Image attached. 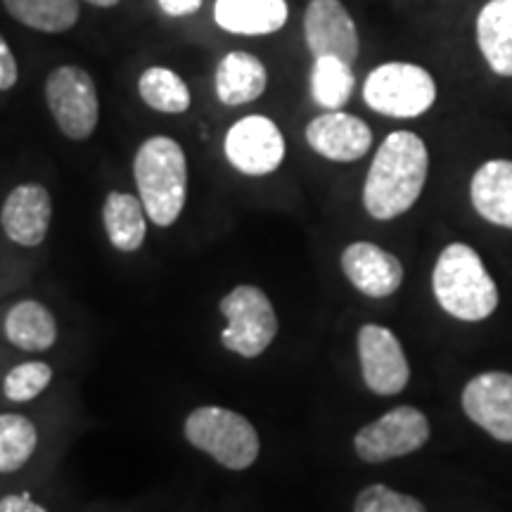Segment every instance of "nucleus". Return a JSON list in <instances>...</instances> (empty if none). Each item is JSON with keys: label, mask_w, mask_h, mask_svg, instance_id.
<instances>
[{"label": "nucleus", "mask_w": 512, "mask_h": 512, "mask_svg": "<svg viewBox=\"0 0 512 512\" xmlns=\"http://www.w3.org/2000/svg\"><path fill=\"white\" fill-rule=\"evenodd\" d=\"M430 174V152L413 131H394L377 147L363 183V207L375 221H392L415 207Z\"/></svg>", "instance_id": "f257e3e1"}, {"label": "nucleus", "mask_w": 512, "mask_h": 512, "mask_svg": "<svg viewBox=\"0 0 512 512\" xmlns=\"http://www.w3.org/2000/svg\"><path fill=\"white\" fill-rule=\"evenodd\" d=\"M138 197L159 228L181 219L188 200V157L181 143L169 136H152L138 147L133 159Z\"/></svg>", "instance_id": "f03ea898"}, {"label": "nucleus", "mask_w": 512, "mask_h": 512, "mask_svg": "<svg viewBox=\"0 0 512 512\" xmlns=\"http://www.w3.org/2000/svg\"><path fill=\"white\" fill-rule=\"evenodd\" d=\"M432 290L441 309L463 323L486 320L498 306V287L482 256L463 242L441 249L432 271Z\"/></svg>", "instance_id": "7ed1b4c3"}, {"label": "nucleus", "mask_w": 512, "mask_h": 512, "mask_svg": "<svg viewBox=\"0 0 512 512\" xmlns=\"http://www.w3.org/2000/svg\"><path fill=\"white\" fill-rule=\"evenodd\" d=\"M185 439L228 470L242 472L259 458L261 441L245 415L223 406L195 408L183 425Z\"/></svg>", "instance_id": "20e7f679"}, {"label": "nucleus", "mask_w": 512, "mask_h": 512, "mask_svg": "<svg viewBox=\"0 0 512 512\" xmlns=\"http://www.w3.org/2000/svg\"><path fill=\"white\" fill-rule=\"evenodd\" d=\"M363 100L389 119H418L437 102V81L413 62H384L366 76Z\"/></svg>", "instance_id": "39448f33"}, {"label": "nucleus", "mask_w": 512, "mask_h": 512, "mask_svg": "<svg viewBox=\"0 0 512 512\" xmlns=\"http://www.w3.org/2000/svg\"><path fill=\"white\" fill-rule=\"evenodd\" d=\"M219 309L228 320L226 330L221 332V344L242 358L261 356L278 335V316L261 287H233L221 299Z\"/></svg>", "instance_id": "423d86ee"}, {"label": "nucleus", "mask_w": 512, "mask_h": 512, "mask_svg": "<svg viewBox=\"0 0 512 512\" xmlns=\"http://www.w3.org/2000/svg\"><path fill=\"white\" fill-rule=\"evenodd\" d=\"M46 105L69 140H88L100 121V95L93 76L76 64H62L46 79Z\"/></svg>", "instance_id": "0eeeda50"}, {"label": "nucleus", "mask_w": 512, "mask_h": 512, "mask_svg": "<svg viewBox=\"0 0 512 512\" xmlns=\"http://www.w3.org/2000/svg\"><path fill=\"white\" fill-rule=\"evenodd\" d=\"M430 420L413 406L392 408L356 432L354 451L366 463H387V460L411 456L430 441Z\"/></svg>", "instance_id": "6e6552de"}, {"label": "nucleus", "mask_w": 512, "mask_h": 512, "mask_svg": "<svg viewBox=\"0 0 512 512\" xmlns=\"http://www.w3.org/2000/svg\"><path fill=\"white\" fill-rule=\"evenodd\" d=\"M228 164L240 174L259 178L278 171L285 162V136L264 114H249L228 128L223 140Z\"/></svg>", "instance_id": "1a4fd4ad"}, {"label": "nucleus", "mask_w": 512, "mask_h": 512, "mask_svg": "<svg viewBox=\"0 0 512 512\" xmlns=\"http://www.w3.org/2000/svg\"><path fill=\"white\" fill-rule=\"evenodd\" d=\"M356 344L363 382L370 392L380 396L401 394L411 380V366L399 337L384 325L366 323L358 330Z\"/></svg>", "instance_id": "9d476101"}, {"label": "nucleus", "mask_w": 512, "mask_h": 512, "mask_svg": "<svg viewBox=\"0 0 512 512\" xmlns=\"http://www.w3.org/2000/svg\"><path fill=\"white\" fill-rule=\"evenodd\" d=\"M304 41L313 57H339L354 64L361 38L342 0H311L304 12Z\"/></svg>", "instance_id": "9b49d317"}, {"label": "nucleus", "mask_w": 512, "mask_h": 512, "mask_svg": "<svg viewBox=\"0 0 512 512\" xmlns=\"http://www.w3.org/2000/svg\"><path fill=\"white\" fill-rule=\"evenodd\" d=\"M463 411L486 434L512 444V375L489 370L472 377L463 389Z\"/></svg>", "instance_id": "f8f14e48"}, {"label": "nucleus", "mask_w": 512, "mask_h": 512, "mask_svg": "<svg viewBox=\"0 0 512 512\" xmlns=\"http://www.w3.org/2000/svg\"><path fill=\"white\" fill-rule=\"evenodd\" d=\"M304 136L318 157L337 164L358 162L373 147V131L366 121L342 110L318 114L309 121Z\"/></svg>", "instance_id": "ddd939ff"}, {"label": "nucleus", "mask_w": 512, "mask_h": 512, "mask_svg": "<svg viewBox=\"0 0 512 512\" xmlns=\"http://www.w3.org/2000/svg\"><path fill=\"white\" fill-rule=\"evenodd\" d=\"M53 221V200L41 183H22L5 197L0 226L19 247H38Z\"/></svg>", "instance_id": "4468645a"}, {"label": "nucleus", "mask_w": 512, "mask_h": 512, "mask_svg": "<svg viewBox=\"0 0 512 512\" xmlns=\"http://www.w3.org/2000/svg\"><path fill=\"white\" fill-rule=\"evenodd\" d=\"M339 264L349 283L370 299L392 297L403 283L401 261L373 242H351Z\"/></svg>", "instance_id": "2eb2a0df"}, {"label": "nucleus", "mask_w": 512, "mask_h": 512, "mask_svg": "<svg viewBox=\"0 0 512 512\" xmlns=\"http://www.w3.org/2000/svg\"><path fill=\"white\" fill-rule=\"evenodd\" d=\"M290 19L287 0H214L216 27L233 36H271Z\"/></svg>", "instance_id": "dca6fc26"}, {"label": "nucleus", "mask_w": 512, "mask_h": 512, "mask_svg": "<svg viewBox=\"0 0 512 512\" xmlns=\"http://www.w3.org/2000/svg\"><path fill=\"white\" fill-rule=\"evenodd\" d=\"M268 88V69L254 53L230 50L221 57L214 76V91L226 107H240L259 100Z\"/></svg>", "instance_id": "f3484780"}, {"label": "nucleus", "mask_w": 512, "mask_h": 512, "mask_svg": "<svg viewBox=\"0 0 512 512\" xmlns=\"http://www.w3.org/2000/svg\"><path fill=\"white\" fill-rule=\"evenodd\" d=\"M472 207L484 221L512 230V162L489 159L470 181Z\"/></svg>", "instance_id": "a211bd4d"}, {"label": "nucleus", "mask_w": 512, "mask_h": 512, "mask_svg": "<svg viewBox=\"0 0 512 512\" xmlns=\"http://www.w3.org/2000/svg\"><path fill=\"white\" fill-rule=\"evenodd\" d=\"M477 46L489 69L512 76V0H489L477 15Z\"/></svg>", "instance_id": "6ab92c4d"}, {"label": "nucleus", "mask_w": 512, "mask_h": 512, "mask_svg": "<svg viewBox=\"0 0 512 512\" xmlns=\"http://www.w3.org/2000/svg\"><path fill=\"white\" fill-rule=\"evenodd\" d=\"M147 211L138 195L114 190L102 204V226L112 247L119 252H136L147 238Z\"/></svg>", "instance_id": "aec40b11"}, {"label": "nucleus", "mask_w": 512, "mask_h": 512, "mask_svg": "<svg viewBox=\"0 0 512 512\" xmlns=\"http://www.w3.org/2000/svg\"><path fill=\"white\" fill-rule=\"evenodd\" d=\"M5 337L22 351H48L57 342V323L48 306L24 299L5 316Z\"/></svg>", "instance_id": "412c9836"}, {"label": "nucleus", "mask_w": 512, "mask_h": 512, "mask_svg": "<svg viewBox=\"0 0 512 512\" xmlns=\"http://www.w3.org/2000/svg\"><path fill=\"white\" fill-rule=\"evenodd\" d=\"M12 19L41 34H64L81 17L79 0H3Z\"/></svg>", "instance_id": "4be33fe9"}, {"label": "nucleus", "mask_w": 512, "mask_h": 512, "mask_svg": "<svg viewBox=\"0 0 512 512\" xmlns=\"http://www.w3.org/2000/svg\"><path fill=\"white\" fill-rule=\"evenodd\" d=\"M356 88L354 67L339 57H313L311 98L325 112L342 110Z\"/></svg>", "instance_id": "5701e85b"}, {"label": "nucleus", "mask_w": 512, "mask_h": 512, "mask_svg": "<svg viewBox=\"0 0 512 512\" xmlns=\"http://www.w3.org/2000/svg\"><path fill=\"white\" fill-rule=\"evenodd\" d=\"M138 93L150 110L162 114H183L192 105L188 83L169 67H147L138 79Z\"/></svg>", "instance_id": "b1692460"}, {"label": "nucleus", "mask_w": 512, "mask_h": 512, "mask_svg": "<svg viewBox=\"0 0 512 512\" xmlns=\"http://www.w3.org/2000/svg\"><path fill=\"white\" fill-rule=\"evenodd\" d=\"M36 425L19 413L0 415V472H17L34 456Z\"/></svg>", "instance_id": "393cba45"}, {"label": "nucleus", "mask_w": 512, "mask_h": 512, "mask_svg": "<svg viewBox=\"0 0 512 512\" xmlns=\"http://www.w3.org/2000/svg\"><path fill=\"white\" fill-rule=\"evenodd\" d=\"M50 382H53V368H50L48 363L27 361L19 363L17 368H12L10 373L5 375L3 392L10 401L27 403L46 392Z\"/></svg>", "instance_id": "a878e982"}, {"label": "nucleus", "mask_w": 512, "mask_h": 512, "mask_svg": "<svg viewBox=\"0 0 512 512\" xmlns=\"http://www.w3.org/2000/svg\"><path fill=\"white\" fill-rule=\"evenodd\" d=\"M354 512H427L418 498L401 494L384 484H370L354 501Z\"/></svg>", "instance_id": "bb28decb"}, {"label": "nucleus", "mask_w": 512, "mask_h": 512, "mask_svg": "<svg viewBox=\"0 0 512 512\" xmlns=\"http://www.w3.org/2000/svg\"><path fill=\"white\" fill-rule=\"evenodd\" d=\"M19 79V69H17V60L12 55V50L8 46L3 36H0V91H10Z\"/></svg>", "instance_id": "cd10ccee"}, {"label": "nucleus", "mask_w": 512, "mask_h": 512, "mask_svg": "<svg viewBox=\"0 0 512 512\" xmlns=\"http://www.w3.org/2000/svg\"><path fill=\"white\" fill-rule=\"evenodd\" d=\"M157 5L166 17L181 19V17H190L195 15V12H200L204 0H157Z\"/></svg>", "instance_id": "c85d7f7f"}, {"label": "nucleus", "mask_w": 512, "mask_h": 512, "mask_svg": "<svg viewBox=\"0 0 512 512\" xmlns=\"http://www.w3.org/2000/svg\"><path fill=\"white\" fill-rule=\"evenodd\" d=\"M0 512H48V510L31 501L29 494H12L0 501Z\"/></svg>", "instance_id": "c756f323"}, {"label": "nucleus", "mask_w": 512, "mask_h": 512, "mask_svg": "<svg viewBox=\"0 0 512 512\" xmlns=\"http://www.w3.org/2000/svg\"><path fill=\"white\" fill-rule=\"evenodd\" d=\"M83 3L93 5V8H117V5L121 3V0H83Z\"/></svg>", "instance_id": "7c9ffc66"}]
</instances>
